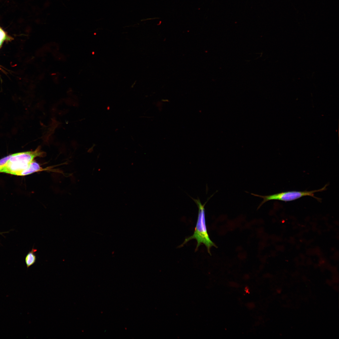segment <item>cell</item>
I'll list each match as a JSON object with an SVG mask.
<instances>
[{
    "label": "cell",
    "instance_id": "cell-1",
    "mask_svg": "<svg viewBox=\"0 0 339 339\" xmlns=\"http://www.w3.org/2000/svg\"><path fill=\"white\" fill-rule=\"evenodd\" d=\"M6 162L0 167V173L20 176L35 158L44 157L45 153L40 146L34 151L15 153L9 155Z\"/></svg>",
    "mask_w": 339,
    "mask_h": 339
},
{
    "label": "cell",
    "instance_id": "cell-2",
    "mask_svg": "<svg viewBox=\"0 0 339 339\" xmlns=\"http://www.w3.org/2000/svg\"><path fill=\"white\" fill-rule=\"evenodd\" d=\"M197 204L199 211L197 221L193 234L186 238L183 244L180 245L182 246L189 240L195 239L197 242L196 251L202 243L204 244L206 247L208 252L211 254L210 249L212 246L216 247L215 244L210 239L207 232L206 224L204 205H202L199 200L193 199Z\"/></svg>",
    "mask_w": 339,
    "mask_h": 339
},
{
    "label": "cell",
    "instance_id": "cell-3",
    "mask_svg": "<svg viewBox=\"0 0 339 339\" xmlns=\"http://www.w3.org/2000/svg\"><path fill=\"white\" fill-rule=\"evenodd\" d=\"M327 184H326L322 188L317 190L308 191H292L282 192L277 194L265 196H262L255 194L253 195L262 198L263 200L259 207V208L265 202L270 200H278L280 201L288 202L299 199L302 197L309 196L316 199L318 201H320L321 199L315 196L314 193L315 192H321L326 190Z\"/></svg>",
    "mask_w": 339,
    "mask_h": 339
},
{
    "label": "cell",
    "instance_id": "cell-4",
    "mask_svg": "<svg viewBox=\"0 0 339 339\" xmlns=\"http://www.w3.org/2000/svg\"><path fill=\"white\" fill-rule=\"evenodd\" d=\"M48 168H43L40 164L34 160L26 169L23 171L20 176H25L36 172L47 170Z\"/></svg>",
    "mask_w": 339,
    "mask_h": 339
},
{
    "label": "cell",
    "instance_id": "cell-5",
    "mask_svg": "<svg viewBox=\"0 0 339 339\" xmlns=\"http://www.w3.org/2000/svg\"><path fill=\"white\" fill-rule=\"evenodd\" d=\"M37 251V250L34 248L33 246L31 250L30 251L26 256L25 261L27 268L33 265L35 262L37 257L35 252Z\"/></svg>",
    "mask_w": 339,
    "mask_h": 339
},
{
    "label": "cell",
    "instance_id": "cell-6",
    "mask_svg": "<svg viewBox=\"0 0 339 339\" xmlns=\"http://www.w3.org/2000/svg\"><path fill=\"white\" fill-rule=\"evenodd\" d=\"M7 37L5 32L0 28V41H3Z\"/></svg>",
    "mask_w": 339,
    "mask_h": 339
},
{
    "label": "cell",
    "instance_id": "cell-7",
    "mask_svg": "<svg viewBox=\"0 0 339 339\" xmlns=\"http://www.w3.org/2000/svg\"><path fill=\"white\" fill-rule=\"evenodd\" d=\"M247 306L250 308H253L254 307L255 305L253 303H250L247 304Z\"/></svg>",
    "mask_w": 339,
    "mask_h": 339
},
{
    "label": "cell",
    "instance_id": "cell-8",
    "mask_svg": "<svg viewBox=\"0 0 339 339\" xmlns=\"http://www.w3.org/2000/svg\"><path fill=\"white\" fill-rule=\"evenodd\" d=\"M230 284L231 286L234 287H236L238 286V285L234 282H231Z\"/></svg>",
    "mask_w": 339,
    "mask_h": 339
},
{
    "label": "cell",
    "instance_id": "cell-9",
    "mask_svg": "<svg viewBox=\"0 0 339 339\" xmlns=\"http://www.w3.org/2000/svg\"><path fill=\"white\" fill-rule=\"evenodd\" d=\"M245 291L247 293H249V288H248V287H246L245 288Z\"/></svg>",
    "mask_w": 339,
    "mask_h": 339
},
{
    "label": "cell",
    "instance_id": "cell-10",
    "mask_svg": "<svg viewBox=\"0 0 339 339\" xmlns=\"http://www.w3.org/2000/svg\"><path fill=\"white\" fill-rule=\"evenodd\" d=\"M9 231H8H8H7V232H0V234H1V235H3V234H4V233H9Z\"/></svg>",
    "mask_w": 339,
    "mask_h": 339
},
{
    "label": "cell",
    "instance_id": "cell-11",
    "mask_svg": "<svg viewBox=\"0 0 339 339\" xmlns=\"http://www.w3.org/2000/svg\"><path fill=\"white\" fill-rule=\"evenodd\" d=\"M3 41H0V47L1 46L2 44L3 43Z\"/></svg>",
    "mask_w": 339,
    "mask_h": 339
}]
</instances>
